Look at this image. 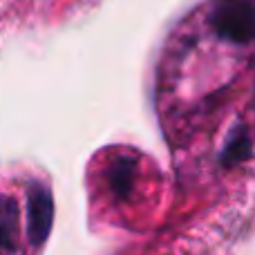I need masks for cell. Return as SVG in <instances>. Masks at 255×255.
<instances>
[{
	"instance_id": "obj_1",
	"label": "cell",
	"mask_w": 255,
	"mask_h": 255,
	"mask_svg": "<svg viewBox=\"0 0 255 255\" xmlns=\"http://www.w3.org/2000/svg\"><path fill=\"white\" fill-rule=\"evenodd\" d=\"M208 25L220 40L247 47L255 36V2L253 0H213Z\"/></svg>"
},
{
	"instance_id": "obj_2",
	"label": "cell",
	"mask_w": 255,
	"mask_h": 255,
	"mask_svg": "<svg viewBox=\"0 0 255 255\" xmlns=\"http://www.w3.org/2000/svg\"><path fill=\"white\" fill-rule=\"evenodd\" d=\"M25 233L31 247H40L49 238L54 226V195L47 184L38 179L25 186Z\"/></svg>"
},
{
	"instance_id": "obj_3",
	"label": "cell",
	"mask_w": 255,
	"mask_h": 255,
	"mask_svg": "<svg viewBox=\"0 0 255 255\" xmlns=\"http://www.w3.org/2000/svg\"><path fill=\"white\" fill-rule=\"evenodd\" d=\"M136 159L128 152H117L112 157L110 166L106 170V177H108V188L110 193L115 195V199L119 202H126V199L132 197V190L136 186Z\"/></svg>"
},
{
	"instance_id": "obj_4",
	"label": "cell",
	"mask_w": 255,
	"mask_h": 255,
	"mask_svg": "<svg viewBox=\"0 0 255 255\" xmlns=\"http://www.w3.org/2000/svg\"><path fill=\"white\" fill-rule=\"evenodd\" d=\"M20 244V208L13 197H0V255L18 253Z\"/></svg>"
},
{
	"instance_id": "obj_5",
	"label": "cell",
	"mask_w": 255,
	"mask_h": 255,
	"mask_svg": "<svg viewBox=\"0 0 255 255\" xmlns=\"http://www.w3.org/2000/svg\"><path fill=\"white\" fill-rule=\"evenodd\" d=\"M253 157V139H251V132L244 124L235 126L231 130L229 139H226L224 148H222V154H220V163L224 168H231L235 163H242V161H249Z\"/></svg>"
}]
</instances>
